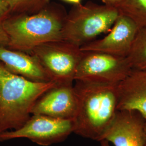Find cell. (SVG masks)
Masks as SVG:
<instances>
[{"mask_svg": "<svg viewBox=\"0 0 146 146\" xmlns=\"http://www.w3.org/2000/svg\"><path fill=\"white\" fill-rule=\"evenodd\" d=\"M0 62L11 72L33 81H52L36 58L31 54L0 46Z\"/></svg>", "mask_w": 146, "mask_h": 146, "instance_id": "12", "label": "cell"}, {"mask_svg": "<svg viewBox=\"0 0 146 146\" xmlns=\"http://www.w3.org/2000/svg\"><path fill=\"white\" fill-rule=\"evenodd\" d=\"M78 100L73 84H56L40 96L33 107L32 114L74 120Z\"/></svg>", "mask_w": 146, "mask_h": 146, "instance_id": "9", "label": "cell"}, {"mask_svg": "<svg viewBox=\"0 0 146 146\" xmlns=\"http://www.w3.org/2000/svg\"><path fill=\"white\" fill-rule=\"evenodd\" d=\"M63 1H64L67 2H68V3L74 4L75 5H77L80 4L81 1V0H63Z\"/></svg>", "mask_w": 146, "mask_h": 146, "instance_id": "18", "label": "cell"}, {"mask_svg": "<svg viewBox=\"0 0 146 146\" xmlns=\"http://www.w3.org/2000/svg\"><path fill=\"white\" fill-rule=\"evenodd\" d=\"M67 15L62 9L49 5L33 14H11L4 23L7 48L30 53L43 43L62 40Z\"/></svg>", "mask_w": 146, "mask_h": 146, "instance_id": "2", "label": "cell"}, {"mask_svg": "<svg viewBox=\"0 0 146 146\" xmlns=\"http://www.w3.org/2000/svg\"><path fill=\"white\" fill-rule=\"evenodd\" d=\"M56 84L33 81L0 62V134L20 128L31 116L38 99Z\"/></svg>", "mask_w": 146, "mask_h": 146, "instance_id": "3", "label": "cell"}, {"mask_svg": "<svg viewBox=\"0 0 146 146\" xmlns=\"http://www.w3.org/2000/svg\"><path fill=\"white\" fill-rule=\"evenodd\" d=\"M84 52L73 43L58 40L43 43L29 54L34 56L50 78L56 84H73Z\"/></svg>", "mask_w": 146, "mask_h": 146, "instance_id": "5", "label": "cell"}, {"mask_svg": "<svg viewBox=\"0 0 146 146\" xmlns=\"http://www.w3.org/2000/svg\"><path fill=\"white\" fill-rule=\"evenodd\" d=\"M73 120L32 114L17 129L0 134V141L25 138L38 145L48 146L65 140L74 133Z\"/></svg>", "mask_w": 146, "mask_h": 146, "instance_id": "7", "label": "cell"}, {"mask_svg": "<svg viewBox=\"0 0 146 146\" xmlns=\"http://www.w3.org/2000/svg\"><path fill=\"white\" fill-rule=\"evenodd\" d=\"M11 14H33L49 5V0H6Z\"/></svg>", "mask_w": 146, "mask_h": 146, "instance_id": "15", "label": "cell"}, {"mask_svg": "<svg viewBox=\"0 0 146 146\" xmlns=\"http://www.w3.org/2000/svg\"><path fill=\"white\" fill-rule=\"evenodd\" d=\"M104 5L114 7L117 9L118 7L120 5L121 0H102Z\"/></svg>", "mask_w": 146, "mask_h": 146, "instance_id": "17", "label": "cell"}, {"mask_svg": "<svg viewBox=\"0 0 146 146\" xmlns=\"http://www.w3.org/2000/svg\"><path fill=\"white\" fill-rule=\"evenodd\" d=\"M100 142L101 144V146H110V142L107 140H102L100 141Z\"/></svg>", "mask_w": 146, "mask_h": 146, "instance_id": "19", "label": "cell"}, {"mask_svg": "<svg viewBox=\"0 0 146 146\" xmlns=\"http://www.w3.org/2000/svg\"><path fill=\"white\" fill-rule=\"evenodd\" d=\"M118 110H134L146 121V70L133 69L118 84Z\"/></svg>", "mask_w": 146, "mask_h": 146, "instance_id": "11", "label": "cell"}, {"mask_svg": "<svg viewBox=\"0 0 146 146\" xmlns=\"http://www.w3.org/2000/svg\"><path fill=\"white\" fill-rule=\"evenodd\" d=\"M127 58L133 69L146 70V27L139 29Z\"/></svg>", "mask_w": 146, "mask_h": 146, "instance_id": "14", "label": "cell"}, {"mask_svg": "<svg viewBox=\"0 0 146 146\" xmlns=\"http://www.w3.org/2000/svg\"><path fill=\"white\" fill-rule=\"evenodd\" d=\"M75 81L78 108L74 133L100 142L118 111V84Z\"/></svg>", "mask_w": 146, "mask_h": 146, "instance_id": "1", "label": "cell"}, {"mask_svg": "<svg viewBox=\"0 0 146 146\" xmlns=\"http://www.w3.org/2000/svg\"><path fill=\"white\" fill-rule=\"evenodd\" d=\"M11 15L9 5L6 0H0V46L7 47L8 39L4 28V23Z\"/></svg>", "mask_w": 146, "mask_h": 146, "instance_id": "16", "label": "cell"}, {"mask_svg": "<svg viewBox=\"0 0 146 146\" xmlns=\"http://www.w3.org/2000/svg\"><path fill=\"white\" fill-rule=\"evenodd\" d=\"M145 135H146V143H145V146H146V121H145Z\"/></svg>", "mask_w": 146, "mask_h": 146, "instance_id": "20", "label": "cell"}, {"mask_svg": "<svg viewBox=\"0 0 146 146\" xmlns=\"http://www.w3.org/2000/svg\"><path fill=\"white\" fill-rule=\"evenodd\" d=\"M145 121L137 111L118 110L101 140H107L114 146H145Z\"/></svg>", "mask_w": 146, "mask_h": 146, "instance_id": "10", "label": "cell"}, {"mask_svg": "<svg viewBox=\"0 0 146 146\" xmlns=\"http://www.w3.org/2000/svg\"><path fill=\"white\" fill-rule=\"evenodd\" d=\"M117 11L134 21L139 29L146 27V0H121Z\"/></svg>", "mask_w": 146, "mask_h": 146, "instance_id": "13", "label": "cell"}, {"mask_svg": "<svg viewBox=\"0 0 146 146\" xmlns=\"http://www.w3.org/2000/svg\"><path fill=\"white\" fill-rule=\"evenodd\" d=\"M139 29L131 19L120 14L106 36L84 45L81 49L127 57Z\"/></svg>", "mask_w": 146, "mask_h": 146, "instance_id": "8", "label": "cell"}, {"mask_svg": "<svg viewBox=\"0 0 146 146\" xmlns=\"http://www.w3.org/2000/svg\"><path fill=\"white\" fill-rule=\"evenodd\" d=\"M119 15L117 9L106 5H75L66 16L62 40L81 48L108 33Z\"/></svg>", "mask_w": 146, "mask_h": 146, "instance_id": "4", "label": "cell"}, {"mask_svg": "<svg viewBox=\"0 0 146 146\" xmlns=\"http://www.w3.org/2000/svg\"><path fill=\"white\" fill-rule=\"evenodd\" d=\"M132 69L127 57L99 52H84L76 69L75 81L117 84Z\"/></svg>", "mask_w": 146, "mask_h": 146, "instance_id": "6", "label": "cell"}]
</instances>
